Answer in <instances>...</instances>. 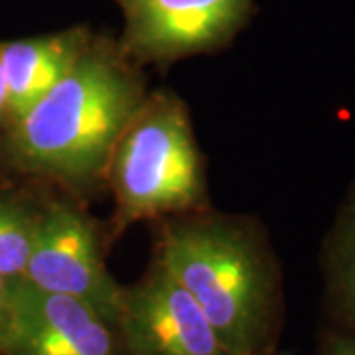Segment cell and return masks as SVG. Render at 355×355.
<instances>
[{
    "label": "cell",
    "mask_w": 355,
    "mask_h": 355,
    "mask_svg": "<svg viewBox=\"0 0 355 355\" xmlns=\"http://www.w3.org/2000/svg\"><path fill=\"white\" fill-rule=\"evenodd\" d=\"M148 91L116 38L95 32L67 76L0 128V170L81 203L101 198L114 144Z\"/></svg>",
    "instance_id": "1"
},
{
    "label": "cell",
    "mask_w": 355,
    "mask_h": 355,
    "mask_svg": "<svg viewBox=\"0 0 355 355\" xmlns=\"http://www.w3.org/2000/svg\"><path fill=\"white\" fill-rule=\"evenodd\" d=\"M154 223L153 261L202 308L229 355L263 354L279 298V263L265 225L214 207Z\"/></svg>",
    "instance_id": "2"
},
{
    "label": "cell",
    "mask_w": 355,
    "mask_h": 355,
    "mask_svg": "<svg viewBox=\"0 0 355 355\" xmlns=\"http://www.w3.org/2000/svg\"><path fill=\"white\" fill-rule=\"evenodd\" d=\"M107 191L114 202L103 223L109 247L135 223L211 207L190 111L174 91H148L128 119L109 160Z\"/></svg>",
    "instance_id": "3"
},
{
    "label": "cell",
    "mask_w": 355,
    "mask_h": 355,
    "mask_svg": "<svg viewBox=\"0 0 355 355\" xmlns=\"http://www.w3.org/2000/svg\"><path fill=\"white\" fill-rule=\"evenodd\" d=\"M85 205L62 191H48L22 280L71 296L116 326L125 286L107 268L105 227Z\"/></svg>",
    "instance_id": "4"
},
{
    "label": "cell",
    "mask_w": 355,
    "mask_h": 355,
    "mask_svg": "<svg viewBox=\"0 0 355 355\" xmlns=\"http://www.w3.org/2000/svg\"><path fill=\"white\" fill-rule=\"evenodd\" d=\"M123 16L121 50L144 67L168 69L182 60L229 48L251 24L254 0H113Z\"/></svg>",
    "instance_id": "5"
},
{
    "label": "cell",
    "mask_w": 355,
    "mask_h": 355,
    "mask_svg": "<svg viewBox=\"0 0 355 355\" xmlns=\"http://www.w3.org/2000/svg\"><path fill=\"white\" fill-rule=\"evenodd\" d=\"M116 328L127 355H229L202 308L156 261L123 288Z\"/></svg>",
    "instance_id": "6"
},
{
    "label": "cell",
    "mask_w": 355,
    "mask_h": 355,
    "mask_svg": "<svg viewBox=\"0 0 355 355\" xmlns=\"http://www.w3.org/2000/svg\"><path fill=\"white\" fill-rule=\"evenodd\" d=\"M2 355H127L119 328L71 296L16 282Z\"/></svg>",
    "instance_id": "7"
},
{
    "label": "cell",
    "mask_w": 355,
    "mask_h": 355,
    "mask_svg": "<svg viewBox=\"0 0 355 355\" xmlns=\"http://www.w3.org/2000/svg\"><path fill=\"white\" fill-rule=\"evenodd\" d=\"M93 34L95 30L89 24H73L42 36L0 42V65L8 93V123L22 116L67 76Z\"/></svg>",
    "instance_id": "8"
},
{
    "label": "cell",
    "mask_w": 355,
    "mask_h": 355,
    "mask_svg": "<svg viewBox=\"0 0 355 355\" xmlns=\"http://www.w3.org/2000/svg\"><path fill=\"white\" fill-rule=\"evenodd\" d=\"M48 191L0 188V277H24Z\"/></svg>",
    "instance_id": "9"
},
{
    "label": "cell",
    "mask_w": 355,
    "mask_h": 355,
    "mask_svg": "<svg viewBox=\"0 0 355 355\" xmlns=\"http://www.w3.org/2000/svg\"><path fill=\"white\" fill-rule=\"evenodd\" d=\"M324 265L338 310L355 324V182L324 241Z\"/></svg>",
    "instance_id": "10"
},
{
    "label": "cell",
    "mask_w": 355,
    "mask_h": 355,
    "mask_svg": "<svg viewBox=\"0 0 355 355\" xmlns=\"http://www.w3.org/2000/svg\"><path fill=\"white\" fill-rule=\"evenodd\" d=\"M16 282L18 280L0 277V355L4 352V345H6L8 334H10Z\"/></svg>",
    "instance_id": "11"
},
{
    "label": "cell",
    "mask_w": 355,
    "mask_h": 355,
    "mask_svg": "<svg viewBox=\"0 0 355 355\" xmlns=\"http://www.w3.org/2000/svg\"><path fill=\"white\" fill-rule=\"evenodd\" d=\"M326 355H355V338H347V336L331 338Z\"/></svg>",
    "instance_id": "12"
},
{
    "label": "cell",
    "mask_w": 355,
    "mask_h": 355,
    "mask_svg": "<svg viewBox=\"0 0 355 355\" xmlns=\"http://www.w3.org/2000/svg\"><path fill=\"white\" fill-rule=\"evenodd\" d=\"M8 123V93H6V81L0 65V128Z\"/></svg>",
    "instance_id": "13"
}]
</instances>
